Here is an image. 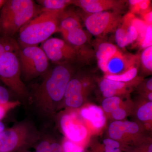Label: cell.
<instances>
[{"mask_svg":"<svg viewBox=\"0 0 152 152\" xmlns=\"http://www.w3.org/2000/svg\"><path fill=\"white\" fill-rule=\"evenodd\" d=\"M36 90L34 102L42 115L49 117L56 104L64 99L68 83L72 77V70L66 64H58L48 70Z\"/></svg>","mask_w":152,"mask_h":152,"instance_id":"obj_1","label":"cell"},{"mask_svg":"<svg viewBox=\"0 0 152 152\" xmlns=\"http://www.w3.org/2000/svg\"><path fill=\"white\" fill-rule=\"evenodd\" d=\"M41 12L32 0H7L0 10L1 35L13 37Z\"/></svg>","mask_w":152,"mask_h":152,"instance_id":"obj_2","label":"cell"},{"mask_svg":"<svg viewBox=\"0 0 152 152\" xmlns=\"http://www.w3.org/2000/svg\"><path fill=\"white\" fill-rule=\"evenodd\" d=\"M62 12L42 10L40 13L19 31L18 43L20 47L38 46L48 40L53 34L59 31V18Z\"/></svg>","mask_w":152,"mask_h":152,"instance_id":"obj_3","label":"cell"},{"mask_svg":"<svg viewBox=\"0 0 152 152\" xmlns=\"http://www.w3.org/2000/svg\"><path fill=\"white\" fill-rule=\"evenodd\" d=\"M18 56L21 75L26 80L44 75L48 71V59L40 47H20Z\"/></svg>","mask_w":152,"mask_h":152,"instance_id":"obj_4","label":"cell"},{"mask_svg":"<svg viewBox=\"0 0 152 152\" xmlns=\"http://www.w3.org/2000/svg\"><path fill=\"white\" fill-rule=\"evenodd\" d=\"M0 80L20 98H27V89L21 79L18 53L8 52L0 58Z\"/></svg>","mask_w":152,"mask_h":152,"instance_id":"obj_5","label":"cell"},{"mask_svg":"<svg viewBox=\"0 0 152 152\" xmlns=\"http://www.w3.org/2000/svg\"><path fill=\"white\" fill-rule=\"evenodd\" d=\"M35 137L28 124L19 123L0 132V152L13 151Z\"/></svg>","mask_w":152,"mask_h":152,"instance_id":"obj_6","label":"cell"},{"mask_svg":"<svg viewBox=\"0 0 152 152\" xmlns=\"http://www.w3.org/2000/svg\"><path fill=\"white\" fill-rule=\"evenodd\" d=\"M122 19L118 12L105 11L90 14L85 19V24L91 34L100 37L116 31Z\"/></svg>","mask_w":152,"mask_h":152,"instance_id":"obj_7","label":"cell"},{"mask_svg":"<svg viewBox=\"0 0 152 152\" xmlns=\"http://www.w3.org/2000/svg\"><path fill=\"white\" fill-rule=\"evenodd\" d=\"M49 60L58 64H66L78 55V51L65 41L57 38L48 39L41 45Z\"/></svg>","mask_w":152,"mask_h":152,"instance_id":"obj_8","label":"cell"},{"mask_svg":"<svg viewBox=\"0 0 152 152\" xmlns=\"http://www.w3.org/2000/svg\"><path fill=\"white\" fill-rule=\"evenodd\" d=\"M60 124L63 132L69 140L79 142L86 137V128L78 121L75 114L64 115L61 118Z\"/></svg>","mask_w":152,"mask_h":152,"instance_id":"obj_9","label":"cell"},{"mask_svg":"<svg viewBox=\"0 0 152 152\" xmlns=\"http://www.w3.org/2000/svg\"><path fill=\"white\" fill-rule=\"evenodd\" d=\"M72 4L90 14L113 10L118 12L124 6V1L114 0H78L72 1Z\"/></svg>","mask_w":152,"mask_h":152,"instance_id":"obj_10","label":"cell"},{"mask_svg":"<svg viewBox=\"0 0 152 152\" xmlns=\"http://www.w3.org/2000/svg\"><path fill=\"white\" fill-rule=\"evenodd\" d=\"M137 57L124 54L119 50L108 60L106 64V75H119L136 65Z\"/></svg>","mask_w":152,"mask_h":152,"instance_id":"obj_11","label":"cell"},{"mask_svg":"<svg viewBox=\"0 0 152 152\" xmlns=\"http://www.w3.org/2000/svg\"><path fill=\"white\" fill-rule=\"evenodd\" d=\"M86 88V82L79 79H71L68 83L64 99L66 105L72 108L79 107L83 102V93Z\"/></svg>","mask_w":152,"mask_h":152,"instance_id":"obj_12","label":"cell"},{"mask_svg":"<svg viewBox=\"0 0 152 152\" xmlns=\"http://www.w3.org/2000/svg\"><path fill=\"white\" fill-rule=\"evenodd\" d=\"M80 114L83 118L90 121L95 129H99L105 124L106 119L103 111L98 106L85 107L81 110Z\"/></svg>","mask_w":152,"mask_h":152,"instance_id":"obj_13","label":"cell"},{"mask_svg":"<svg viewBox=\"0 0 152 152\" xmlns=\"http://www.w3.org/2000/svg\"><path fill=\"white\" fill-rule=\"evenodd\" d=\"M81 27L80 19L75 13L64 11L61 14L59 18V32L62 34Z\"/></svg>","mask_w":152,"mask_h":152,"instance_id":"obj_14","label":"cell"},{"mask_svg":"<svg viewBox=\"0 0 152 152\" xmlns=\"http://www.w3.org/2000/svg\"><path fill=\"white\" fill-rule=\"evenodd\" d=\"M118 50L115 45L108 42L102 43L98 46L96 53L98 65L101 69L105 73L106 62Z\"/></svg>","mask_w":152,"mask_h":152,"instance_id":"obj_15","label":"cell"},{"mask_svg":"<svg viewBox=\"0 0 152 152\" xmlns=\"http://www.w3.org/2000/svg\"><path fill=\"white\" fill-rule=\"evenodd\" d=\"M65 41L72 46L77 48L86 42L88 37L82 27L78 28L62 34Z\"/></svg>","mask_w":152,"mask_h":152,"instance_id":"obj_16","label":"cell"},{"mask_svg":"<svg viewBox=\"0 0 152 152\" xmlns=\"http://www.w3.org/2000/svg\"><path fill=\"white\" fill-rule=\"evenodd\" d=\"M42 6V10L62 12L67 7L72 4L70 0H39L37 1Z\"/></svg>","mask_w":152,"mask_h":152,"instance_id":"obj_17","label":"cell"},{"mask_svg":"<svg viewBox=\"0 0 152 152\" xmlns=\"http://www.w3.org/2000/svg\"><path fill=\"white\" fill-rule=\"evenodd\" d=\"M19 49L18 43L12 37H0V58L8 52L18 53Z\"/></svg>","mask_w":152,"mask_h":152,"instance_id":"obj_18","label":"cell"},{"mask_svg":"<svg viewBox=\"0 0 152 152\" xmlns=\"http://www.w3.org/2000/svg\"><path fill=\"white\" fill-rule=\"evenodd\" d=\"M136 65L131 67L130 68L119 75H106L105 78L108 80L115 81L126 83L133 80L137 76L138 69Z\"/></svg>","mask_w":152,"mask_h":152,"instance_id":"obj_19","label":"cell"},{"mask_svg":"<svg viewBox=\"0 0 152 152\" xmlns=\"http://www.w3.org/2000/svg\"><path fill=\"white\" fill-rule=\"evenodd\" d=\"M126 131L124 121H115L110 125L109 134L111 139L118 140L122 139Z\"/></svg>","mask_w":152,"mask_h":152,"instance_id":"obj_20","label":"cell"},{"mask_svg":"<svg viewBox=\"0 0 152 152\" xmlns=\"http://www.w3.org/2000/svg\"><path fill=\"white\" fill-rule=\"evenodd\" d=\"M126 85V83L112 80L105 78L100 83L99 88L102 92L109 91H124Z\"/></svg>","mask_w":152,"mask_h":152,"instance_id":"obj_21","label":"cell"},{"mask_svg":"<svg viewBox=\"0 0 152 152\" xmlns=\"http://www.w3.org/2000/svg\"><path fill=\"white\" fill-rule=\"evenodd\" d=\"M115 39L117 44L121 48H124L130 44L126 27L120 25L115 31Z\"/></svg>","mask_w":152,"mask_h":152,"instance_id":"obj_22","label":"cell"},{"mask_svg":"<svg viewBox=\"0 0 152 152\" xmlns=\"http://www.w3.org/2000/svg\"><path fill=\"white\" fill-rule=\"evenodd\" d=\"M121 103V99L118 97L115 96L105 99L102 103V107L106 113H111L120 107Z\"/></svg>","mask_w":152,"mask_h":152,"instance_id":"obj_23","label":"cell"},{"mask_svg":"<svg viewBox=\"0 0 152 152\" xmlns=\"http://www.w3.org/2000/svg\"><path fill=\"white\" fill-rule=\"evenodd\" d=\"M138 118L142 121L152 119V102H148L142 106L137 112Z\"/></svg>","mask_w":152,"mask_h":152,"instance_id":"obj_24","label":"cell"},{"mask_svg":"<svg viewBox=\"0 0 152 152\" xmlns=\"http://www.w3.org/2000/svg\"><path fill=\"white\" fill-rule=\"evenodd\" d=\"M141 61L144 69L149 72L152 70V46L144 49L141 56Z\"/></svg>","mask_w":152,"mask_h":152,"instance_id":"obj_25","label":"cell"},{"mask_svg":"<svg viewBox=\"0 0 152 152\" xmlns=\"http://www.w3.org/2000/svg\"><path fill=\"white\" fill-rule=\"evenodd\" d=\"M132 25L134 26L137 31L138 34L137 39H138L139 42H140L145 36L148 25H147L142 19L137 18L136 17L133 19Z\"/></svg>","mask_w":152,"mask_h":152,"instance_id":"obj_26","label":"cell"},{"mask_svg":"<svg viewBox=\"0 0 152 152\" xmlns=\"http://www.w3.org/2000/svg\"><path fill=\"white\" fill-rule=\"evenodd\" d=\"M151 9V1L149 0H141L140 2L131 6L130 12L140 15Z\"/></svg>","mask_w":152,"mask_h":152,"instance_id":"obj_27","label":"cell"},{"mask_svg":"<svg viewBox=\"0 0 152 152\" xmlns=\"http://www.w3.org/2000/svg\"><path fill=\"white\" fill-rule=\"evenodd\" d=\"M61 146L63 152H84L83 147L68 140L64 142Z\"/></svg>","mask_w":152,"mask_h":152,"instance_id":"obj_28","label":"cell"},{"mask_svg":"<svg viewBox=\"0 0 152 152\" xmlns=\"http://www.w3.org/2000/svg\"><path fill=\"white\" fill-rule=\"evenodd\" d=\"M140 45L143 48L151 46L152 44V26L149 25L147 27L145 36L140 42H139Z\"/></svg>","mask_w":152,"mask_h":152,"instance_id":"obj_29","label":"cell"},{"mask_svg":"<svg viewBox=\"0 0 152 152\" xmlns=\"http://www.w3.org/2000/svg\"><path fill=\"white\" fill-rule=\"evenodd\" d=\"M18 101L9 102L4 104H0V120L3 118L9 111L20 104Z\"/></svg>","mask_w":152,"mask_h":152,"instance_id":"obj_30","label":"cell"},{"mask_svg":"<svg viewBox=\"0 0 152 152\" xmlns=\"http://www.w3.org/2000/svg\"><path fill=\"white\" fill-rule=\"evenodd\" d=\"M126 133L135 134L138 132L139 127L137 124L134 122L126 121H124Z\"/></svg>","mask_w":152,"mask_h":152,"instance_id":"obj_31","label":"cell"},{"mask_svg":"<svg viewBox=\"0 0 152 152\" xmlns=\"http://www.w3.org/2000/svg\"><path fill=\"white\" fill-rule=\"evenodd\" d=\"M111 113L113 118L114 119L117 120V121H121L124 119L127 115L126 111L120 107L112 112Z\"/></svg>","mask_w":152,"mask_h":152,"instance_id":"obj_32","label":"cell"},{"mask_svg":"<svg viewBox=\"0 0 152 152\" xmlns=\"http://www.w3.org/2000/svg\"><path fill=\"white\" fill-rule=\"evenodd\" d=\"M10 94L7 90L0 86V104H4L8 103Z\"/></svg>","mask_w":152,"mask_h":152,"instance_id":"obj_33","label":"cell"},{"mask_svg":"<svg viewBox=\"0 0 152 152\" xmlns=\"http://www.w3.org/2000/svg\"><path fill=\"white\" fill-rule=\"evenodd\" d=\"M50 143L49 141H42L39 143L37 148H36V152H50Z\"/></svg>","mask_w":152,"mask_h":152,"instance_id":"obj_34","label":"cell"},{"mask_svg":"<svg viewBox=\"0 0 152 152\" xmlns=\"http://www.w3.org/2000/svg\"><path fill=\"white\" fill-rule=\"evenodd\" d=\"M105 146L114 149H120V144L118 142L112 139H106L104 140Z\"/></svg>","mask_w":152,"mask_h":152,"instance_id":"obj_35","label":"cell"},{"mask_svg":"<svg viewBox=\"0 0 152 152\" xmlns=\"http://www.w3.org/2000/svg\"><path fill=\"white\" fill-rule=\"evenodd\" d=\"M142 20H143L148 25H152V12L151 9L141 14Z\"/></svg>","mask_w":152,"mask_h":152,"instance_id":"obj_36","label":"cell"},{"mask_svg":"<svg viewBox=\"0 0 152 152\" xmlns=\"http://www.w3.org/2000/svg\"><path fill=\"white\" fill-rule=\"evenodd\" d=\"M50 152H63L61 145L57 142L50 143Z\"/></svg>","mask_w":152,"mask_h":152,"instance_id":"obj_37","label":"cell"},{"mask_svg":"<svg viewBox=\"0 0 152 152\" xmlns=\"http://www.w3.org/2000/svg\"><path fill=\"white\" fill-rule=\"evenodd\" d=\"M104 152H121V150L120 149L112 148L105 146Z\"/></svg>","mask_w":152,"mask_h":152,"instance_id":"obj_38","label":"cell"},{"mask_svg":"<svg viewBox=\"0 0 152 152\" xmlns=\"http://www.w3.org/2000/svg\"><path fill=\"white\" fill-rule=\"evenodd\" d=\"M146 87L147 89L150 92H151L152 91V80L151 78L148 80L146 84Z\"/></svg>","mask_w":152,"mask_h":152,"instance_id":"obj_39","label":"cell"},{"mask_svg":"<svg viewBox=\"0 0 152 152\" xmlns=\"http://www.w3.org/2000/svg\"><path fill=\"white\" fill-rule=\"evenodd\" d=\"M142 152H152V145L151 144L147 148H146L145 149V151L144 152L143 151Z\"/></svg>","mask_w":152,"mask_h":152,"instance_id":"obj_40","label":"cell"},{"mask_svg":"<svg viewBox=\"0 0 152 152\" xmlns=\"http://www.w3.org/2000/svg\"><path fill=\"white\" fill-rule=\"evenodd\" d=\"M5 129L4 125L0 121V132Z\"/></svg>","mask_w":152,"mask_h":152,"instance_id":"obj_41","label":"cell"},{"mask_svg":"<svg viewBox=\"0 0 152 152\" xmlns=\"http://www.w3.org/2000/svg\"><path fill=\"white\" fill-rule=\"evenodd\" d=\"M148 99L149 102H152V92H150L148 95Z\"/></svg>","mask_w":152,"mask_h":152,"instance_id":"obj_42","label":"cell"},{"mask_svg":"<svg viewBox=\"0 0 152 152\" xmlns=\"http://www.w3.org/2000/svg\"><path fill=\"white\" fill-rule=\"evenodd\" d=\"M6 1L5 0H0V10L1 9L2 7L4 5Z\"/></svg>","mask_w":152,"mask_h":152,"instance_id":"obj_43","label":"cell"},{"mask_svg":"<svg viewBox=\"0 0 152 152\" xmlns=\"http://www.w3.org/2000/svg\"><path fill=\"white\" fill-rule=\"evenodd\" d=\"M0 35H1V26H0Z\"/></svg>","mask_w":152,"mask_h":152,"instance_id":"obj_44","label":"cell"},{"mask_svg":"<svg viewBox=\"0 0 152 152\" xmlns=\"http://www.w3.org/2000/svg\"></svg>","mask_w":152,"mask_h":152,"instance_id":"obj_45","label":"cell"}]
</instances>
